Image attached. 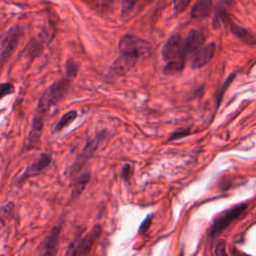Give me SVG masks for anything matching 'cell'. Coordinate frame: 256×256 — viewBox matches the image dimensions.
Masks as SVG:
<instances>
[{"mask_svg": "<svg viewBox=\"0 0 256 256\" xmlns=\"http://www.w3.org/2000/svg\"><path fill=\"white\" fill-rule=\"evenodd\" d=\"M96 148V143L94 141H91L89 143L86 144V146L84 147V149L82 150L80 156L78 157V159L76 160V162L73 164L72 168H71V174L74 175L76 173L79 172V170L82 168V166L86 163L87 160L92 156V154L94 153Z\"/></svg>", "mask_w": 256, "mask_h": 256, "instance_id": "obj_13", "label": "cell"}, {"mask_svg": "<svg viewBox=\"0 0 256 256\" xmlns=\"http://www.w3.org/2000/svg\"><path fill=\"white\" fill-rule=\"evenodd\" d=\"M14 91V85L9 82L0 84V99L3 98L4 96L11 94Z\"/></svg>", "mask_w": 256, "mask_h": 256, "instance_id": "obj_20", "label": "cell"}, {"mask_svg": "<svg viewBox=\"0 0 256 256\" xmlns=\"http://www.w3.org/2000/svg\"><path fill=\"white\" fill-rule=\"evenodd\" d=\"M101 233V227L95 225L92 230L80 239H75L69 245L66 255H86L90 252L96 239L99 237Z\"/></svg>", "mask_w": 256, "mask_h": 256, "instance_id": "obj_4", "label": "cell"}, {"mask_svg": "<svg viewBox=\"0 0 256 256\" xmlns=\"http://www.w3.org/2000/svg\"><path fill=\"white\" fill-rule=\"evenodd\" d=\"M162 55L166 61L185 58L184 41L182 37L179 35L171 36L162 49Z\"/></svg>", "mask_w": 256, "mask_h": 256, "instance_id": "obj_6", "label": "cell"}, {"mask_svg": "<svg viewBox=\"0 0 256 256\" xmlns=\"http://www.w3.org/2000/svg\"><path fill=\"white\" fill-rule=\"evenodd\" d=\"M212 11L211 0H198L191 10V16L193 18H206Z\"/></svg>", "mask_w": 256, "mask_h": 256, "instance_id": "obj_14", "label": "cell"}, {"mask_svg": "<svg viewBox=\"0 0 256 256\" xmlns=\"http://www.w3.org/2000/svg\"><path fill=\"white\" fill-rule=\"evenodd\" d=\"M61 231V225H55L42 243L39 245V253L42 255H55L57 253V247L59 243V235Z\"/></svg>", "mask_w": 256, "mask_h": 256, "instance_id": "obj_9", "label": "cell"}, {"mask_svg": "<svg viewBox=\"0 0 256 256\" xmlns=\"http://www.w3.org/2000/svg\"><path fill=\"white\" fill-rule=\"evenodd\" d=\"M90 180V172L87 171L85 173H83L82 175H80L75 182L73 183V187H72V191H71V196H70V200H74L76 199L81 193L82 191L84 190L86 184L89 182Z\"/></svg>", "mask_w": 256, "mask_h": 256, "instance_id": "obj_15", "label": "cell"}, {"mask_svg": "<svg viewBox=\"0 0 256 256\" xmlns=\"http://www.w3.org/2000/svg\"><path fill=\"white\" fill-rule=\"evenodd\" d=\"M136 1L137 0H123V4H122V15L123 16H126L127 14H129L131 12Z\"/></svg>", "mask_w": 256, "mask_h": 256, "instance_id": "obj_21", "label": "cell"}, {"mask_svg": "<svg viewBox=\"0 0 256 256\" xmlns=\"http://www.w3.org/2000/svg\"><path fill=\"white\" fill-rule=\"evenodd\" d=\"M216 46L214 43H209L198 49L191 61L192 68H201L212 59L215 53Z\"/></svg>", "mask_w": 256, "mask_h": 256, "instance_id": "obj_10", "label": "cell"}, {"mask_svg": "<svg viewBox=\"0 0 256 256\" xmlns=\"http://www.w3.org/2000/svg\"><path fill=\"white\" fill-rule=\"evenodd\" d=\"M44 119L45 117H42L37 114L34 115L33 121H32L31 131L28 137V144L30 147H34L39 143L43 131V127H44V121H45Z\"/></svg>", "mask_w": 256, "mask_h": 256, "instance_id": "obj_12", "label": "cell"}, {"mask_svg": "<svg viewBox=\"0 0 256 256\" xmlns=\"http://www.w3.org/2000/svg\"><path fill=\"white\" fill-rule=\"evenodd\" d=\"M71 78L66 76L50 85L40 97L35 114L45 117L51 107L58 104L65 97L71 86Z\"/></svg>", "mask_w": 256, "mask_h": 256, "instance_id": "obj_1", "label": "cell"}, {"mask_svg": "<svg viewBox=\"0 0 256 256\" xmlns=\"http://www.w3.org/2000/svg\"><path fill=\"white\" fill-rule=\"evenodd\" d=\"M79 70V65L78 63L74 62L73 60H68L65 64V71H66V76L73 79Z\"/></svg>", "mask_w": 256, "mask_h": 256, "instance_id": "obj_19", "label": "cell"}, {"mask_svg": "<svg viewBox=\"0 0 256 256\" xmlns=\"http://www.w3.org/2000/svg\"><path fill=\"white\" fill-rule=\"evenodd\" d=\"M76 117H77V112L75 110H70V111L66 112L59 119L57 124L54 126L53 131L59 132L63 129H65L68 125H70L76 119Z\"/></svg>", "mask_w": 256, "mask_h": 256, "instance_id": "obj_16", "label": "cell"}, {"mask_svg": "<svg viewBox=\"0 0 256 256\" xmlns=\"http://www.w3.org/2000/svg\"><path fill=\"white\" fill-rule=\"evenodd\" d=\"M184 67V58H179L175 60L168 61L164 68V73L168 75H172L180 72Z\"/></svg>", "mask_w": 256, "mask_h": 256, "instance_id": "obj_18", "label": "cell"}, {"mask_svg": "<svg viewBox=\"0 0 256 256\" xmlns=\"http://www.w3.org/2000/svg\"><path fill=\"white\" fill-rule=\"evenodd\" d=\"M190 0H174L173 3V8H174V12L175 13H181L185 10V8L187 7V5L189 4Z\"/></svg>", "mask_w": 256, "mask_h": 256, "instance_id": "obj_22", "label": "cell"}, {"mask_svg": "<svg viewBox=\"0 0 256 256\" xmlns=\"http://www.w3.org/2000/svg\"><path fill=\"white\" fill-rule=\"evenodd\" d=\"M136 57L131 55L121 54L120 57H118L111 65L108 74L111 77H119L127 73L130 69H132L137 62Z\"/></svg>", "mask_w": 256, "mask_h": 256, "instance_id": "obj_7", "label": "cell"}, {"mask_svg": "<svg viewBox=\"0 0 256 256\" xmlns=\"http://www.w3.org/2000/svg\"><path fill=\"white\" fill-rule=\"evenodd\" d=\"M226 243L224 240H221L217 243L216 247H215V254L216 255H225L226 254Z\"/></svg>", "mask_w": 256, "mask_h": 256, "instance_id": "obj_23", "label": "cell"}, {"mask_svg": "<svg viewBox=\"0 0 256 256\" xmlns=\"http://www.w3.org/2000/svg\"><path fill=\"white\" fill-rule=\"evenodd\" d=\"M230 29L233 32V33L243 42L248 43V44H254L255 43V39L254 37L249 33V32L244 29L243 27L238 26L237 24H234L232 22H230Z\"/></svg>", "mask_w": 256, "mask_h": 256, "instance_id": "obj_17", "label": "cell"}, {"mask_svg": "<svg viewBox=\"0 0 256 256\" xmlns=\"http://www.w3.org/2000/svg\"><path fill=\"white\" fill-rule=\"evenodd\" d=\"M121 54L131 55L136 58L146 57L150 54L151 45L147 41L132 35H125L119 41Z\"/></svg>", "mask_w": 256, "mask_h": 256, "instance_id": "obj_3", "label": "cell"}, {"mask_svg": "<svg viewBox=\"0 0 256 256\" xmlns=\"http://www.w3.org/2000/svg\"><path fill=\"white\" fill-rule=\"evenodd\" d=\"M22 31L19 26L14 25L0 38V68L8 61L16 50Z\"/></svg>", "mask_w": 256, "mask_h": 256, "instance_id": "obj_2", "label": "cell"}, {"mask_svg": "<svg viewBox=\"0 0 256 256\" xmlns=\"http://www.w3.org/2000/svg\"><path fill=\"white\" fill-rule=\"evenodd\" d=\"M50 162H51V155L47 153H42L36 161L30 164L27 167V169L16 179L17 185L22 184L30 177L37 176L38 174L43 172L49 166Z\"/></svg>", "mask_w": 256, "mask_h": 256, "instance_id": "obj_5", "label": "cell"}, {"mask_svg": "<svg viewBox=\"0 0 256 256\" xmlns=\"http://www.w3.org/2000/svg\"><path fill=\"white\" fill-rule=\"evenodd\" d=\"M246 204H239L231 208L221 217H219L213 224L211 228V234L214 235L220 233L222 230L225 229L231 222H233L246 209Z\"/></svg>", "mask_w": 256, "mask_h": 256, "instance_id": "obj_8", "label": "cell"}, {"mask_svg": "<svg viewBox=\"0 0 256 256\" xmlns=\"http://www.w3.org/2000/svg\"><path fill=\"white\" fill-rule=\"evenodd\" d=\"M151 220H152L151 217H147V218H146V220L142 223L141 227L139 228V231H140V232H145V231L149 228L150 224H151Z\"/></svg>", "mask_w": 256, "mask_h": 256, "instance_id": "obj_24", "label": "cell"}, {"mask_svg": "<svg viewBox=\"0 0 256 256\" xmlns=\"http://www.w3.org/2000/svg\"><path fill=\"white\" fill-rule=\"evenodd\" d=\"M205 41V35L200 30H192L184 41V53L191 54L195 53L198 49H200Z\"/></svg>", "mask_w": 256, "mask_h": 256, "instance_id": "obj_11", "label": "cell"}]
</instances>
